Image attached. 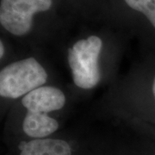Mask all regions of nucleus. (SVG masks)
I'll return each instance as SVG.
<instances>
[{"label": "nucleus", "instance_id": "3", "mask_svg": "<svg viewBox=\"0 0 155 155\" xmlns=\"http://www.w3.org/2000/svg\"><path fill=\"white\" fill-rule=\"evenodd\" d=\"M48 78L45 67L34 57L11 62L0 71V96L7 99L22 98L45 85Z\"/></svg>", "mask_w": 155, "mask_h": 155}, {"label": "nucleus", "instance_id": "5", "mask_svg": "<svg viewBox=\"0 0 155 155\" xmlns=\"http://www.w3.org/2000/svg\"><path fill=\"white\" fill-rule=\"evenodd\" d=\"M18 148L20 155H72L69 143L60 139H33L22 141Z\"/></svg>", "mask_w": 155, "mask_h": 155}, {"label": "nucleus", "instance_id": "8", "mask_svg": "<svg viewBox=\"0 0 155 155\" xmlns=\"http://www.w3.org/2000/svg\"><path fill=\"white\" fill-rule=\"evenodd\" d=\"M72 1V3H74V4H76L77 6L81 5H87L89 3H91V2H93L94 0H71Z\"/></svg>", "mask_w": 155, "mask_h": 155}, {"label": "nucleus", "instance_id": "4", "mask_svg": "<svg viewBox=\"0 0 155 155\" xmlns=\"http://www.w3.org/2000/svg\"><path fill=\"white\" fill-rule=\"evenodd\" d=\"M67 104V97L61 89L54 85H42L22 98V106L31 112L48 114L61 110Z\"/></svg>", "mask_w": 155, "mask_h": 155}, {"label": "nucleus", "instance_id": "10", "mask_svg": "<svg viewBox=\"0 0 155 155\" xmlns=\"http://www.w3.org/2000/svg\"><path fill=\"white\" fill-rule=\"evenodd\" d=\"M152 93H153V97L155 101V77L153 80V83H152Z\"/></svg>", "mask_w": 155, "mask_h": 155}, {"label": "nucleus", "instance_id": "7", "mask_svg": "<svg viewBox=\"0 0 155 155\" xmlns=\"http://www.w3.org/2000/svg\"><path fill=\"white\" fill-rule=\"evenodd\" d=\"M118 2L132 17L140 16L155 29V0H118Z\"/></svg>", "mask_w": 155, "mask_h": 155}, {"label": "nucleus", "instance_id": "1", "mask_svg": "<svg viewBox=\"0 0 155 155\" xmlns=\"http://www.w3.org/2000/svg\"><path fill=\"white\" fill-rule=\"evenodd\" d=\"M103 48V39L97 35H90L77 40L67 49V63L78 88L91 90L99 84Z\"/></svg>", "mask_w": 155, "mask_h": 155}, {"label": "nucleus", "instance_id": "6", "mask_svg": "<svg viewBox=\"0 0 155 155\" xmlns=\"http://www.w3.org/2000/svg\"><path fill=\"white\" fill-rule=\"evenodd\" d=\"M59 122L48 114L27 111L22 121V130L33 139L48 137L59 128Z\"/></svg>", "mask_w": 155, "mask_h": 155}, {"label": "nucleus", "instance_id": "9", "mask_svg": "<svg viewBox=\"0 0 155 155\" xmlns=\"http://www.w3.org/2000/svg\"><path fill=\"white\" fill-rule=\"evenodd\" d=\"M5 54V47L3 40H1V41H0V58H1V60H3Z\"/></svg>", "mask_w": 155, "mask_h": 155}, {"label": "nucleus", "instance_id": "2", "mask_svg": "<svg viewBox=\"0 0 155 155\" xmlns=\"http://www.w3.org/2000/svg\"><path fill=\"white\" fill-rule=\"evenodd\" d=\"M54 6L55 0H0V25L12 36H28L39 17L52 14Z\"/></svg>", "mask_w": 155, "mask_h": 155}]
</instances>
